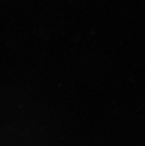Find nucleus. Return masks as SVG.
I'll return each instance as SVG.
<instances>
[]
</instances>
